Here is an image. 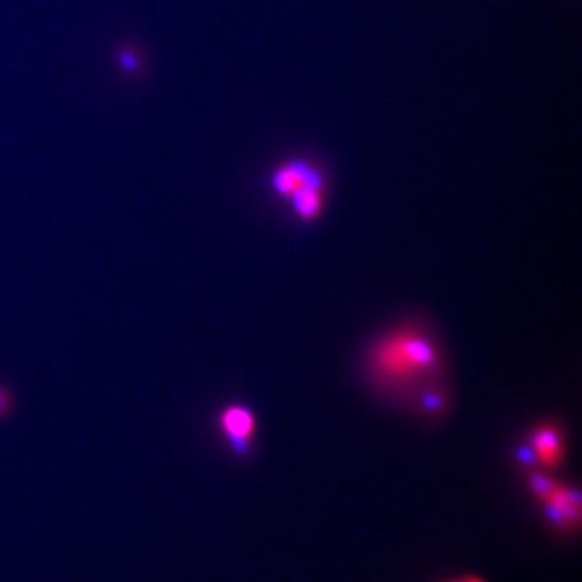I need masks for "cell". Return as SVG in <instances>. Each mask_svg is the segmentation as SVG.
<instances>
[{
    "label": "cell",
    "instance_id": "1",
    "mask_svg": "<svg viewBox=\"0 0 582 582\" xmlns=\"http://www.w3.org/2000/svg\"><path fill=\"white\" fill-rule=\"evenodd\" d=\"M366 369L374 386L386 393H417L434 386L440 374V350L423 327H398L371 348Z\"/></svg>",
    "mask_w": 582,
    "mask_h": 582
},
{
    "label": "cell",
    "instance_id": "2",
    "mask_svg": "<svg viewBox=\"0 0 582 582\" xmlns=\"http://www.w3.org/2000/svg\"><path fill=\"white\" fill-rule=\"evenodd\" d=\"M531 487L547 508L548 517L560 528H578L581 521V500L578 492L561 487L547 477H531Z\"/></svg>",
    "mask_w": 582,
    "mask_h": 582
},
{
    "label": "cell",
    "instance_id": "3",
    "mask_svg": "<svg viewBox=\"0 0 582 582\" xmlns=\"http://www.w3.org/2000/svg\"><path fill=\"white\" fill-rule=\"evenodd\" d=\"M223 436L239 454H246L256 433V420L247 408L233 404L223 410L219 420Z\"/></svg>",
    "mask_w": 582,
    "mask_h": 582
},
{
    "label": "cell",
    "instance_id": "4",
    "mask_svg": "<svg viewBox=\"0 0 582 582\" xmlns=\"http://www.w3.org/2000/svg\"><path fill=\"white\" fill-rule=\"evenodd\" d=\"M531 453L544 466H560L565 457V444L560 429L551 424L535 427L531 434Z\"/></svg>",
    "mask_w": 582,
    "mask_h": 582
},
{
    "label": "cell",
    "instance_id": "5",
    "mask_svg": "<svg viewBox=\"0 0 582 582\" xmlns=\"http://www.w3.org/2000/svg\"><path fill=\"white\" fill-rule=\"evenodd\" d=\"M317 183H324L320 173L303 162H291L280 167L274 173L272 179L274 190L280 196L286 197L293 196L294 193L300 192L304 186L317 185Z\"/></svg>",
    "mask_w": 582,
    "mask_h": 582
},
{
    "label": "cell",
    "instance_id": "6",
    "mask_svg": "<svg viewBox=\"0 0 582 582\" xmlns=\"http://www.w3.org/2000/svg\"><path fill=\"white\" fill-rule=\"evenodd\" d=\"M294 213L301 220H314L324 207V183L304 186L290 197Z\"/></svg>",
    "mask_w": 582,
    "mask_h": 582
},
{
    "label": "cell",
    "instance_id": "7",
    "mask_svg": "<svg viewBox=\"0 0 582 582\" xmlns=\"http://www.w3.org/2000/svg\"><path fill=\"white\" fill-rule=\"evenodd\" d=\"M451 582H485V581L481 580V578L470 577V578H463V580L451 581Z\"/></svg>",
    "mask_w": 582,
    "mask_h": 582
},
{
    "label": "cell",
    "instance_id": "8",
    "mask_svg": "<svg viewBox=\"0 0 582 582\" xmlns=\"http://www.w3.org/2000/svg\"><path fill=\"white\" fill-rule=\"evenodd\" d=\"M2 404H3V397H2V390H0V411H2Z\"/></svg>",
    "mask_w": 582,
    "mask_h": 582
}]
</instances>
